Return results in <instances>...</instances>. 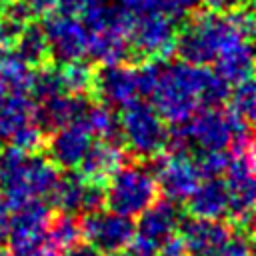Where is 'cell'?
I'll list each match as a JSON object with an SVG mask.
<instances>
[{"instance_id": "obj_2", "label": "cell", "mask_w": 256, "mask_h": 256, "mask_svg": "<svg viewBox=\"0 0 256 256\" xmlns=\"http://www.w3.org/2000/svg\"><path fill=\"white\" fill-rule=\"evenodd\" d=\"M232 32H242L252 38L254 14L248 4L236 6L228 12L202 10L192 14L182 28H178L174 52L184 62L206 66L214 62L220 46Z\"/></svg>"}, {"instance_id": "obj_17", "label": "cell", "mask_w": 256, "mask_h": 256, "mask_svg": "<svg viewBox=\"0 0 256 256\" xmlns=\"http://www.w3.org/2000/svg\"><path fill=\"white\" fill-rule=\"evenodd\" d=\"M180 218L182 216H180L176 202H172L168 198H160V200L156 198L138 214V222L134 224L136 234L160 244L166 236H170L172 232L178 230Z\"/></svg>"}, {"instance_id": "obj_24", "label": "cell", "mask_w": 256, "mask_h": 256, "mask_svg": "<svg viewBox=\"0 0 256 256\" xmlns=\"http://www.w3.org/2000/svg\"><path fill=\"white\" fill-rule=\"evenodd\" d=\"M226 100L230 102L228 110L236 118H240V120H244L246 124L252 126L254 112H256V88H254L252 76L250 78H244V80H240L236 84H232Z\"/></svg>"}, {"instance_id": "obj_18", "label": "cell", "mask_w": 256, "mask_h": 256, "mask_svg": "<svg viewBox=\"0 0 256 256\" xmlns=\"http://www.w3.org/2000/svg\"><path fill=\"white\" fill-rule=\"evenodd\" d=\"M126 164V154L120 148V142L110 140H98L96 144H90L84 158L78 164V172L92 182H100L106 186L108 178Z\"/></svg>"}, {"instance_id": "obj_15", "label": "cell", "mask_w": 256, "mask_h": 256, "mask_svg": "<svg viewBox=\"0 0 256 256\" xmlns=\"http://www.w3.org/2000/svg\"><path fill=\"white\" fill-rule=\"evenodd\" d=\"M90 102L86 94H70V92H60L54 96H48L44 100L36 102V124L44 132H52L68 122L80 120Z\"/></svg>"}, {"instance_id": "obj_10", "label": "cell", "mask_w": 256, "mask_h": 256, "mask_svg": "<svg viewBox=\"0 0 256 256\" xmlns=\"http://www.w3.org/2000/svg\"><path fill=\"white\" fill-rule=\"evenodd\" d=\"M42 32L46 36L50 58L54 62H70L86 56L88 30L78 18L56 10L44 16Z\"/></svg>"}, {"instance_id": "obj_38", "label": "cell", "mask_w": 256, "mask_h": 256, "mask_svg": "<svg viewBox=\"0 0 256 256\" xmlns=\"http://www.w3.org/2000/svg\"><path fill=\"white\" fill-rule=\"evenodd\" d=\"M6 50H10V42H8V38H6L4 30H2V26H0V56H2Z\"/></svg>"}, {"instance_id": "obj_33", "label": "cell", "mask_w": 256, "mask_h": 256, "mask_svg": "<svg viewBox=\"0 0 256 256\" xmlns=\"http://www.w3.org/2000/svg\"><path fill=\"white\" fill-rule=\"evenodd\" d=\"M10 256H44L42 240H18L10 242Z\"/></svg>"}, {"instance_id": "obj_11", "label": "cell", "mask_w": 256, "mask_h": 256, "mask_svg": "<svg viewBox=\"0 0 256 256\" xmlns=\"http://www.w3.org/2000/svg\"><path fill=\"white\" fill-rule=\"evenodd\" d=\"M90 94L112 108H122L124 104L140 96L136 66H128L126 62L102 64L98 70H94Z\"/></svg>"}, {"instance_id": "obj_14", "label": "cell", "mask_w": 256, "mask_h": 256, "mask_svg": "<svg viewBox=\"0 0 256 256\" xmlns=\"http://www.w3.org/2000/svg\"><path fill=\"white\" fill-rule=\"evenodd\" d=\"M214 72L228 84H236L252 76V42L242 32H232L214 58Z\"/></svg>"}, {"instance_id": "obj_5", "label": "cell", "mask_w": 256, "mask_h": 256, "mask_svg": "<svg viewBox=\"0 0 256 256\" xmlns=\"http://www.w3.org/2000/svg\"><path fill=\"white\" fill-rule=\"evenodd\" d=\"M158 198L152 170L140 164H122L104 186V206L124 216H138Z\"/></svg>"}, {"instance_id": "obj_29", "label": "cell", "mask_w": 256, "mask_h": 256, "mask_svg": "<svg viewBox=\"0 0 256 256\" xmlns=\"http://www.w3.org/2000/svg\"><path fill=\"white\" fill-rule=\"evenodd\" d=\"M250 234H244L240 230V234H232L230 240L224 244V248L220 250L218 256H252V242H250Z\"/></svg>"}, {"instance_id": "obj_42", "label": "cell", "mask_w": 256, "mask_h": 256, "mask_svg": "<svg viewBox=\"0 0 256 256\" xmlns=\"http://www.w3.org/2000/svg\"><path fill=\"white\" fill-rule=\"evenodd\" d=\"M0 154H2V144H0Z\"/></svg>"}, {"instance_id": "obj_21", "label": "cell", "mask_w": 256, "mask_h": 256, "mask_svg": "<svg viewBox=\"0 0 256 256\" xmlns=\"http://www.w3.org/2000/svg\"><path fill=\"white\" fill-rule=\"evenodd\" d=\"M86 184L88 180L80 172H68L64 176H58L48 198L56 210L66 214H78L82 212Z\"/></svg>"}, {"instance_id": "obj_4", "label": "cell", "mask_w": 256, "mask_h": 256, "mask_svg": "<svg viewBox=\"0 0 256 256\" xmlns=\"http://www.w3.org/2000/svg\"><path fill=\"white\" fill-rule=\"evenodd\" d=\"M132 18L134 14H130L122 6L112 8L106 4V8L92 22L84 24L88 30L86 54L100 66L126 62L132 56L128 42Z\"/></svg>"}, {"instance_id": "obj_6", "label": "cell", "mask_w": 256, "mask_h": 256, "mask_svg": "<svg viewBox=\"0 0 256 256\" xmlns=\"http://www.w3.org/2000/svg\"><path fill=\"white\" fill-rule=\"evenodd\" d=\"M176 36H178V26L174 22V16L162 12L136 14L132 18L130 36H128L130 54L138 62L142 60L162 62L174 54Z\"/></svg>"}, {"instance_id": "obj_31", "label": "cell", "mask_w": 256, "mask_h": 256, "mask_svg": "<svg viewBox=\"0 0 256 256\" xmlns=\"http://www.w3.org/2000/svg\"><path fill=\"white\" fill-rule=\"evenodd\" d=\"M20 2L28 10L30 18H44V16L56 12L60 0H20Z\"/></svg>"}, {"instance_id": "obj_22", "label": "cell", "mask_w": 256, "mask_h": 256, "mask_svg": "<svg viewBox=\"0 0 256 256\" xmlns=\"http://www.w3.org/2000/svg\"><path fill=\"white\" fill-rule=\"evenodd\" d=\"M14 54L26 62L32 70L52 62L50 58V48H48V42H46V36L42 32V26H36L32 22H28L24 26V30L20 32L18 40L14 42Z\"/></svg>"}, {"instance_id": "obj_35", "label": "cell", "mask_w": 256, "mask_h": 256, "mask_svg": "<svg viewBox=\"0 0 256 256\" xmlns=\"http://www.w3.org/2000/svg\"><path fill=\"white\" fill-rule=\"evenodd\" d=\"M200 2H204L206 10H214V12H228L236 6L248 4V0H200Z\"/></svg>"}, {"instance_id": "obj_9", "label": "cell", "mask_w": 256, "mask_h": 256, "mask_svg": "<svg viewBox=\"0 0 256 256\" xmlns=\"http://www.w3.org/2000/svg\"><path fill=\"white\" fill-rule=\"evenodd\" d=\"M152 160V174L164 198L184 202L200 182L194 160L186 152H160Z\"/></svg>"}, {"instance_id": "obj_8", "label": "cell", "mask_w": 256, "mask_h": 256, "mask_svg": "<svg viewBox=\"0 0 256 256\" xmlns=\"http://www.w3.org/2000/svg\"><path fill=\"white\" fill-rule=\"evenodd\" d=\"M134 232H136V226L132 218L112 210L88 212L80 220L82 238L102 254H114V252L126 250Z\"/></svg>"}, {"instance_id": "obj_12", "label": "cell", "mask_w": 256, "mask_h": 256, "mask_svg": "<svg viewBox=\"0 0 256 256\" xmlns=\"http://www.w3.org/2000/svg\"><path fill=\"white\" fill-rule=\"evenodd\" d=\"M92 134L88 130V126L84 124V120H74L68 122L56 130H52L50 138L46 136L44 148L46 154L50 158V162L56 168L62 170H76L80 160L84 158L86 150L92 144Z\"/></svg>"}, {"instance_id": "obj_32", "label": "cell", "mask_w": 256, "mask_h": 256, "mask_svg": "<svg viewBox=\"0 0 256 256\" xmlns=\"http://www.w3.org/2000/svg\"><path fill=\"white\" fill-rule=\"evenodd\" d=\"M126 248H128L130 256H156L158 244L134 232V236H132V240H130V244Z\"/></svg>"}, {"instance_id": "obj_23", "label": "cell", "mask_w": 256, "mask_h": 256, "mask_svg": "<svg viewBox=\"0 0 256 256\" xmlns=\"http://www.w3.org/2000/svg\"><path fill=\"white\" fill-rule=\"evenodd\" d=\"M82 120L88 126L90 134L96 136L98 140H110V142H120L122 140L118 114L108 104H104V102L90 104L86 114L82 116Z\"/></svg>"}, {"instance_id": "obj_27", "label": "cell", "mask_w": 256, "mask_h": 256, "mask_svg": "<svg viewBox=\"0 0 256 256\" xmlns=\"http://www.w3.org/2000/svg\"><path fill=\"white\" fill-rule=\"evenodd\" d=\"M106 8V0H60L58 12L78 18L82 24L92 22Z\"/></svg>"}, {"instance_id": "obj_34", "label": "cell", "mask_w": 256, "mask_h": 256, "mask_svg": "<svg viewBox=\"0 0 256 256\" xmlns=\"http://www.w3.org/2000/svg\"><path fill=\"white\" fill-rule=\"evenodd\" d=\"M10 220H12V208H10L8 200L0 194V242H4V240L8 238Z\"/></svg>"}, {"instance_id": "obj_13", "label": "cell", "mask_w": 256, "mask_h": 256, "mask_svg": "<svg viewBox=\"0 0 256 256\" xmlns=\"http://www.w3.org/2000/svg\"><path fill=\"white\" fill-rule=\"evenodd\" d=\"M188 256H218L232 236V226L210 218H188L180 226Z\"/></svg>"}, {"instance_id": "obj_39", "label": "cell", "mask_w": 256, "mask_h": 256, "mask_svg": "<svg viewBox=\"0 0 256 256\" xmlns=\"http://www.w3.org/2000/svg\"><path fill=\"white\" fill-rule=\"evenodd\" d=\"M0 256H10V250L0 242Z\"/></svg>"}, {"instance_id": "obj_20", "label": "cell", "mask_w": 256, "mask_h": 256, "mask_svg": "<svg viewBox=\"0 0 256 256\" xmlns=\"http://www.w3.org/2000/svg\"><path fill=\"white\" fill-rule=\"evenodd\" d=\"M80 222L76 214L60 212L50 218L44 238H42V252L44 256H62L70 246L80 242Z\"/></svg>"}, {"instance_id": "obj_26", "label": "cell", "mask_w": 256, "mask_h": 256, "mask_svg": "<svg viewBox=\"0 0 256 256\" xmlns=\"http://www.w3.org/2000/svg\"><path fill=\"white\" fill-rule=\"evenodd\" d=\"M228 158L230 154L226 150H196V156L192 160L196 164L200 178H214L226 172Z\"/></svg>"}, {"instance_id": "obj_41", "label": "cell", "mask_w": 256, "mask_h": 256, "mask_svg": "<svg viewBox=\"0 0 256 256\" xmlns=\"http://www.w3.org/2000/svg\"><path fill=\"white\" fill-rule=\"evenodd\" d=\"M108 256H130V254L124 252V250H120V252H114V254H108Z\"/></svg>"}, {"instance_id": "obj_1", "label": "cell", "mask_w": 256, "mask_h": 256, "mask_svg": "<svg viewBox=\"0 0 256 256\" xmlns=\"http://www.w3.org/2000/svg\"><path fill=\"white\" fill-rule=\"evenodd\" d=\"M230 86L232 84H228L214 70L180 60L160 66V74L150 98L160 118L176 126L190 120L200 106L224 104Z\"/></svg>"}, {"instance_id": "obj_3", "label": "cell", "mask_w": 256, "mask_h": 256, "mask_svg": "<svg viewBox=\"0 0 256 256\" xmlns=\"http://www.w3.org/2000/svg\"><path fill=\"white\" fill-rule=\"evenodd\" d=\"M118 120L120 136L136 158L150 160L164 152L168 128L152 104L134 98L122 106Z\"/></svg>"}, {"instance_id": "obj_40", "label": "cell", "mask_w": 256, "mask_h": 256, "mask_svg": "<svg viewBox=\"0 0 256 256\" xmlns=\"http://www.w3.org/2000/svg\"><path fill=\"white\" fill-rule=\"evenodd\" d=\"M10 2H12V0H0V14L4 12V8H6V6L10 4Z\"/></svg>"}, {"instance_id": "obj_19", "label": "cell", "mask_w": 256, "mask_h": 256, "mask_svg": "<svg viewBox=\"0 0 256 256\" xmlns=\"http://www.w3.org/2000/svg\"><path fill=\"white\" fill-rule=\"evenodd\" d=\"M36 122V100L30 94L0 96V138H10L20 128Z\"/></svg>"}, {"instance_id": "obj_43", "label": "cell", "mask_w": 256, "mask_h": 256, "mask_svg": "<svg viewBox=\"0 0 256 256\" xmlns=\"http://www.w3.org/2000/svg\"><path fill=\"white\" fill-rule=\"evenodd\" d=\"M248 2H250V0H248Z\"/></svg>"}, {"instance_id": "obj_28", "label": "cell", "mask_w": 256, "mask_h": 256, "mask_svg": "<svg viewBox=\"0 0 256 256\" xmlns=\"http://www.w3.org/2000/svg\"><path fill=\"white\" fill-rule=\"evenodd\" d=\"M124 10L130 14H148V12H162L168 16H180V8L176 0H118Z\"/></svg>"}, {"instance_id": "obj_30", "label": "cell", "mask_w": 256, "mask_h": 256, "mask_svg": "<svg viewBox=\"0 0 256 256\" xmlns=\"http://www.w3.org/2000/svg\"><path fill=\"white\" fill-rule=\"evenodd\" d=\"M156 256H188V250H186L184 238H182L180 234L172 232L170 236H166V238L158 244Z\"/></svg>"}, {"instance_id": "obj_7", "label": "cell", "mask_w": 256, "mask_h": 256, "mask_svg": "<svg viewBox=\"0 0 256 256\" xmlns=\"http://www.w3.org/2000/svg\"><path fill=\"white\" fill-rule=\"evenodd\" d=\"M188 138V146L196 150H226L232 136L242 130H250V124L236 118L230 110H218V106H206L196 110L190 120L182 124Z\"/></svg>"}, {"instance_id": "obj_37", "label": "cell", "mask_w": 256, "mask_h": 256, "mask_svg": "<svg viewBox=\"0 0 256 256\" xmlns=\"http://www.w3.org/2000/svg\"><path fill=\"white\" fill-rule=\"evenodd\" d=\"M176 4H178V8H180V12L184 14L186 10H194V8L200 4V0H176Z\"/></svg>"}, {"instance_id": "obj_16", "label": "cell", "mask_w": 256, "mask_h": 256, "mask_svg": "<svg viewBox=\"0 0 256 256\" xmlns=\"http://www.w3.org/2000/svg\"><path fill=\"white\" fill-rule=\"evenodd\" d=\"M184 202L190 216L218 220L228 214V186L220 176L204 178L196 184Z\"/></svg>"}, {"instance_id": "obj_25", "label": "cell", "mask_w": 256, "mask_h": 256, "mask_svg": "<svg viewBox=\"0 0 256 256\" xmlns=\"http://www.w3.org/2000/svg\"><path fill=\"white\" fill-rule=\"evenodd\" d=\"M60 68L64 90L70 94H90L92 90V78L94 68L86 64L82 58L70 60V62H56Z\"/></svg>"}, {"instance_id": "obj_36", "label": "cell", "mask_w": 256, "mask_h": 256, "mask_svg": "<svg viewBox=\"0 0 256 256\" xmlns=\"http://www.w3.org/2000/svg\"><path fill=\"white\" fill-rule=\"evenodd\" d=\"M62 256H102L100 250H96L92 244L88 242H76L74 246H70Z\"/></svg>"}]
</instances>
